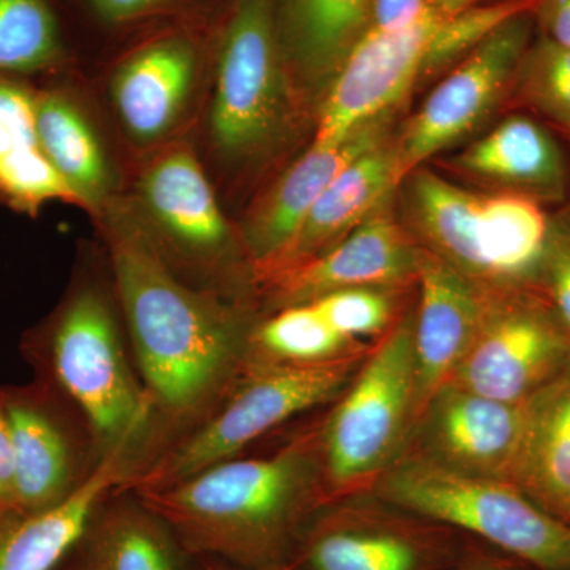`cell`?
<instances>
[{
  "label": "cell",
  "instance_id": "3",
  "mask_svg": "<svg viewBox=\"0 0 570 570\" xmlns=\"http://www.w3.org/2000/svg\"><path fill=\"white\" fill-rule=\"evenodd\" d=\"M20 347L33 376L50 382L85 420L100 460L122 461L132 478L154 459L153 401L102 288L77 285Z\"/></svg>",
  "mask_w": 570,
  "mask_h": 570
},
{
  "label": "cell",
  "instance_id": "29",
  "mask_svg": "<svg viewBox=\"0 0 570 570\" xmlns=\"http://www.w3.org/2000/svg\"><path fill=\"white\" fill-rule=\"evenodd\" d=\"M393 288L351 287L313 299V305L340 335L358 343L363 337L382 336L397 321Z\"/></svg>",
  "mask_w": 570,
  "mask_h": 570
},
{
  "label": "cell",
  "instance_id": "30",
  "mask_svg": "<svg viewBox=\"0 0 570 570\" xmlns=\"http://www.w3.org/2000/svg\"><path fill=\"white\" fill-rule=\"evenodd\" d=\"M534 288L570 335V212L551 217L549 246Z\"/></svg>",
  "mask_w": 570,
  "mask_h": 570
},
{
  "label": "cell",
  "instance_id": "24",
  "mask_svg": "<svg viewBox=\"0 0 570 570\" xmlns=\"http://www.w3.org/2000/svg\"><path fill=\"white\" fill-rule=\"evenodd\" d=\"M82 543L104 570H184L187 554L157 513L121 490L105 499Z\"/></svg>",
  "mask_w": 570,
  "mask_h": 570
},
{
  "label": "cell",
  "instance_id": "7",
  "mask_svg": "<svg viewBox=\"0 0 570 570\" xmlns=\"http://www.w3.org/2000/svg\"><path fill=\"white\" fill-rule=\"evenodd\" d=\"M466 538L385 502L343 499L314 517L288 564L296 570H452Z\"/></svg>",
  "mask_w": 570,
  "mask_h": 570
},
{
  "label": "cell",
  "instance_id": "28",
  "mask_svg": "<svg viewBox=\"0 0 570 570\" xmlns=\"http://www.w3.org/2000/svg\"><path fill=\"white\" fill-rule=\"evenodd\" d=\"M513 88L524 104L570 135V48L540 36L523 56Z\"/></svg>",
  "mask_w": 570,
  "mask_h": 570
},
{
  "label": "cell",
  "instance_id": "26",
  "mask_svg": "<svg viewBox=\"0 0 570 570\" xmlns=\"http://www.w3.org/2000/svg\"><path fill=\"white\" fill-rule=\"evenodd\" d=\"M67 58L55 0H0V71L48 73Z\"/></svg>",
  "mask_w": 570,
  "mask_h": 570
},
{
  "label": "cell",
  "instance_id": "32",
  "mask_svg": "<svg viewBox=\"0 0 570 570\" xmlns=\"http://www.w3.org/2000/svg\"><path fill=\"white\" fill-rule=\"evenodd\" d=\"M452 570H531L523 562L491 549L479 540L466 538L463 553Z\"/></svg>",
  "mask_w": 570,
  "mask_h": 570
},
{
  "label": "cell",
  "instance_id": "14",
  "mask_svg": "<svg viewBox=\"0 0 570 570\" xmlns=\"http://www.w3.org/2000/svg\"><path fill=\"white\" fill-rule=\"evenodd\" d=\"M393 112L371 119L333 145L311 146L257 205L246 227L253 275L275 266L295 242L307 214L348 164L387 140Z\"/></svg>",
  "mask_w": 570,
  "mask_h": 570
},
{
  "label": "cell",
  "instance_id": "8",
  "mask_svg": "<svg viewBox=\"0 0 570 570\" xmlns=\"http://www.w3.org/2000/svg\"><path fill=\"white\" fill-rule=\"evenodd\" d=\"M569 362V332L535 288H487L482 324L450 382L524 403Z\"/></svg>",
  "mask_w": 570,
  "mask_h": 570
},
{
  "label": "cell",
  "instance_id": "17",
  "mask_svg": "<svg viewBox=\"0 0 570 570\" xmlns=\"http://www.w3.org/2000/svg\"><path fill=\"white\" fill-rule=\"evenodd\" d=\"M141 193L184 258L206 269L224 266L230 255V228L193 153L160 157L142 178Z\"/></svg>",
  "mask_w": 570,
  "mask_h": 570
},
{
  "label": "cell",
  "instance_id": "5",
  "mask_svg": "<svg viewBox=\"0 0 570 570\" xmlns=\"http://www.w3.org/2000/svg\"><path fill=\"white\" fill-rule=\"evenodd\" d=\"M371 493L531 570H570V524L550 515L510 480L463 474L406 450Z\"/></svg>",
  "mask_w": 570,
  "mask_h": 570
},
{
  "label": "cell",
  "instance_id": "2",
  "mask_svg": "<svg viewBox=\"0 0 570 570\" xmlns=\"http://www.w3.org/2000/svg\"><path fill=\"white\" fill-rule=\"evenodd\" d=\"M322 434L324 419L268 455L234 456L163 490L134 494L170 527L187 557L242 569L288 564L328 505Z\"/></svg>",
  "mask_w": 570,
  "mask_h": 570
},
{
  "label": "cell",
  "instance_id": "6",
  "mask_svg": "<svg viewBox=\"0 0 570 570\" xmlns=\"http://www.w3.org/2000/svg\"><path fill=\"white\" fill-rule=\"evenodd\" d=\"M415 428L414 311L377 344L324 417L322 468L328 504L371 493Z\"/></svg>",
  "mask_w": 570,
  "mask_h": 570
},
{
  "label": "cell",
  "instance_id": "34",
  "mask_svg": "<svg viewBox=\"0 0 570 570\" xmlns=\"http://www.w3.org/2000/svg\"><path fill=\"white\" fill-rule=\"evenodd\" d=\"M171 0H91L97 13L108 22H126L164 9Z\"/></svg>",
  "mask_w": 570,
  "mask_h": 570
},
{
  "label": "cell",
  "instance_id": "1",
  "mask_svg": "<svg viewBox=\"0 0 570 570\" xmlns=\"http://www.w3.org/2000/svg\"><path fill=\"white\" fill-rule=\"evenodd\" d=\"M107 243L127 341L156 414V459L245 373L254 325L230 299L184 281L137 220L111 219Z\"/></svg>",
  "mask_w": 570,
  "mask_h": 570
},
{
  "label": "cell",
  "instance_id": "22",
  "mask_svg": "<svg viewBox=\"0 0 570 570\" xmlns=\"http://www.w3.org/2000/svg\"><path fill=\"white\" fill-rule=\"evenodd\" d=\"M371 0H276L287 70L303 85L328 86L366 28Z\"/></svg>",
  "mask_w": 570,
  "mask_h": 570
},
{
  "label": "cell",
  "instance_id": "13",
  "mask_svg": "<svg viewBox=\"0 0 570 570\" xmlns=\"http://www.w3.org/2000/svg\"><path fill=\"white\" fill-rule=\"evenodd\" d=\"M422 247L382 206L324 253L257 277L283 307L351 287L400 288L417 283Z\"/></svg>",
  "mask_w": 570,
  "mask_h": 570
},
{
  "label": "cell",
  "instance_id": "9",
  "mask_svg": "<svg viewBox=\"0 0 570 570\" xmlns=\"http://www.w3.org/2000/svg\"><path fill=\"white\" fill-rule=\"evenodd\" d=\"M285 67L276 0H236L220 41L214 141L227 156H250L279 132Z\"/></svg>",
  "mask_w": 570,
  "mask_h": 570
},
{
  "label": "cell",
  "instance_id": "19",
  "mask_svg": "<svg viewBox=\"0 0 570 570\" xmlns=\"http://www.w3.org/2000/svg\"><path fill=\"white\" fill-rule=\"evenodd\" d=\"M400 186L395 140L387 138L348 164L333 179L307 214L302 230L284 257L254 279L307 261L336 245L367 217L390 204Z\"/></svg>",
  "mask_w": 570,
  "mask_h": 570
},
{
  "label": "cell",
  "instance_id": "10",
  "mask_svg": "<svg viewBox=\"0 0 570 570\" xmlns=\"http://www.w3.org/2000/svg\"><path fill=\"white\" fill-rule=\"evenodd\" d=\"M534 11L517 14L456 63L395 140L401 184L431 157L478 130L508 96L530 48Z\"/></svg>",
  "mask_w": 570,
  "mask_h": 570
},
{
  "label": "cell",
  "instance_id": "33",
  "mask_svg": "<svg viewBox=\"0 0 570 570\" xmlns=\"http://www.w3.org/2000/svg\"><path fill=\"white\" fill-rule=\"evenodd\" d=\"M534 21L540 36L570 48V0H539Z\"/></svg>",
  "mask_w": 570,
  "mask_h": 570
},
{
  "label": "cell",
  "instance_id": "35",
  "mask_svg": "<svg viewBox=\"0 0 570 570\" xmlns=\"http://www.w3.org/2000/svg\"><path fill=\"white\" fill-rule=\"evenodd\" d=\"M58 570H104L100 568L99 562H97L96 558L91 551L88 550V547L85 543H81L73 551H71L70 557L67 558L66 561L59 566Z\"/></svg>",
  "mask_w": 570,
  "mask_h": 570
},
{
  "label": "cell",
  "instance_id": "20",
  "mask_svg": "<svg viewBox=\"0 0 570 570\" xmlns=\"http://www.w3.org/2000/svg\"><path fill=\"white\" fill-rule=\"evenodd\" d=\"M197 56L189 41L163 39L135 52L112 81L116 110L137 140H156L178 118L193 86Z\"/></svg>",
  "mask_w": 570,
  "mask_h": 570
},
{
  "label": "cell",
  "instance_id": "18",
  "mask_svg": "<svg viewBox=\"0 0 570 570\" xmlns=\"http://www.w3.org/2000/svg\"><path fill=\"white\" fill-rule=\"evenodd\" d=\"M130 478L119 460H105L59 508L40 513L0 509V570H58L85 539L105 499Z\"/></svg>",
  "mask_w": 570,
  "mask_h": 570
},
{
  "label": "cell",
  "instance_id": "23",
  "mask_svg": "<svg viewBox=\"0 0 570 570\" xmlns=\"http://www.w3.org/2000/svg\"><path fill=\"white\" fill-rule=\"evenodd\" d=\"M512 482L570 524V362L527 401V431Z\"/></svg>",
  "mask_w": 570,
  "mask_h": 570
},
{
  "label": "cell",
  "instance_id": "21",
  "mask_svg": "<svg viewBox=\"0 0 570 570\" xmlns=\"http://www.w3.org/2000/svg\"><path fill=\"white\" fill-rule=\"evenodd\" d=\"M0 202L29 214L50 202L82 205L41 149L31 82L6 71H0Z\"/></svg>",
  "mask_w": 570,
  "mask_h": 570
},
{
  "label": "cell",
  "instance_id": "16",
  "mask_svg": "<svg viewBox=\"0 0 570 570\" xmlns=\"http://www.w3.org/2000/svg\"><path fill=\"white\" fill-rule=\"evenodd\" d=\"M452 167L490 187V193L524 195L557 204L568 194V165L546 127L528 116H510L471 142Z\"/></svg>",
  "mask_w": 570,
  "mask_h": 570
},
{
  "label": "cell",
  "instance_id": "36",
  "mask_svg": "<svg viewBox=\"0 0 570 570\" xmlns=\"http://www.w3.org/2000/svg\"><path fill=\"white\" fill-rule=\"evenodd\" d=\"M205 570H296L291 564L276 566V568L268 569H242L234 568V566L223 564V562L205 561Z\"/></svg>",
  "mask_w": 570,
  "mask_h": 570
},
{
  "label": "cell",
  "instance_id": "11",
  "mask_svg": "<svg viewBox=\"0 0 570 570\" xmlns=\"http://www.w3.org/2000/svg\"><path fill=\"white\" fill-rule=\"evenodd\" d=\"M13 444L14 505L40 513L69 501L104 463L91 431L66 396L33 376L6 385Z\"/></svg>",
  "mask_w": 570,
  "mask_h": 570
},
{
  "label": "cell",
  "instance_id": "27",
  "mask_svg": "<svg viewBox=\"0 0 570 570\" xmlns=\"http://www.w3.org/2000/svg\"><path fill=\"white\" fill-rule=\"evenodd\" d=\"M336 332L313 303L285 306L254 326L250 362L318 363L363 348Z\"/></svg>",
  "mask_w": 570,
  "mask_h": 570
},
{
  "label": "cell",
  "instance_id": "31",
  "mask_svg": "<svg viewBox=\"0 0 570 570\" xmlns=\"http://www.w3.org/2000/svg\"><path fill=\"white\" fill-rule=\"evenodd\" d=\"M0 509L14 505L13 444L6 385H0Z\"/></svg>",
  "mask_w": 570,
  "mask_h": 570
},
{
  "label": "cell",
  "instance_id": "4",
  "mask_svg": "<svg viewBox=\"0 0 570 570\" xmlns=\"http://www.w3.org/2000/svg\"><path fill=\"white\" fill-rule=\"evenodd\" d=\"M370 347L318 363L250 362L224 400L194 430L176 439L121 491L163 490L220 461L324 404L335 403L365 362Z\"/></svg>",
  "mask_w": 570,
  "mask_h": 570
},
{
  "label": "cell",
  "instance_id": "15",
  "mask_svg": "<svg viewBox=\"0 0 570 570\" xmlns=\"http://www.w3.org/2000/svg\"><path fill=\"white\" fill-rule=\"evenodd\" d=\"M414 311L415 425L431 397L452 381L485 309L487 288L422 249Z\"/></svg>",
  "mask_w": 570,
  "mask_h": 570
},
{
  "label": "cell",
  "instance_id": "25",
  "mask_svg": "<svg viewBox=\"0 0 570 570\" xmlns=\"http://www.w3.org/2000/svg\"><path fill=\"white\" fill-rule=\"evenodd\" d=\"M37 135L45 156L82 206L99 202L107 190L108 170L102 149L85 116L66 94L33 88Z\"/></svg>",
  "mask_w": 570,
  "mask_h": 570
},
{
  "label": "cell",
  "instance_id": "12",
  "mask_svg": "<svg viewBox=\"0 0 570 570\" xmlns=\"http://www.w3.org/2000/svg\"><path fill=\"white\" fill-rule=\"evenodd\" d=\"M524 431L527 401L504 403L449 382L426 404L406 450L452 471L512 482Z\"/></svg>",
  "mask_w": 570,
  "mask_h": 570
}]
</instances>
